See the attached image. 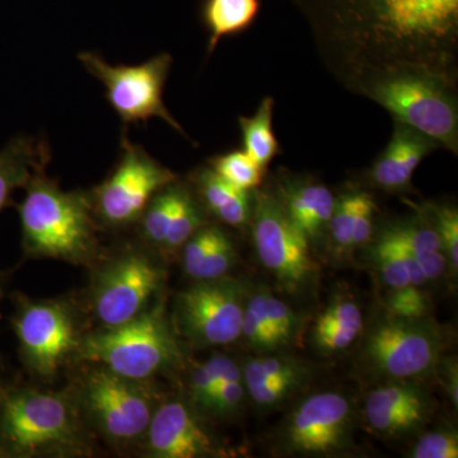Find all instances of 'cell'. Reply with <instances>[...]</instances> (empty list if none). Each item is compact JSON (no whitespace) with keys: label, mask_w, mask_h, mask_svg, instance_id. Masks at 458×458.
I'll return each instance as SVG.
<instances>
[{"label":"cell","mask_w":458,"mask_h":458,"mask_svg":"<svg viewBox=\"0 0 458 458\" xmlns=\"http://www.w3.org/2000/svg\"><path fill=\"white\" fill-rule=\"evenodd\" d=\"M342 41L386 74L420 72L445 81L458 38V0H300ZM384 74V75H386Z\"/></svg>","instance_id":"obj_1"},{"label":"cell","mask_w":458,"mask_h":458,"mask_svg":"<svg viewBox=\"0 0 458 458\" xmlns=\"http://www.w3.org/2000/svg\"><path fill=\"white\" fill-rule=\"evenodd\" d=\"M25 189L18 213L26 254L73 264L89 260L98 247L89 195L64 191L45 170L38 172Z\"/></svg>","instance_id":"obj_2"},{"label":"cell","mask_w":458,"mask_h":458,"mask_svg":"<svg viewBox=\"0 0 458 458\" xmlns=\"http://www.w3.org/2000/svg\"><path fill=\"white\" fill-rule=\"evenodd\" d=\"M89 439L62 394L11 388L0 394V457L83 456Z\"/></svg>","instance_id":"obj_3"},{"label":"cell","mask_w":458,"mask_h":458,"mask_svg":"<svg viewBox=\"0 0 458 458\" xmlns=\"http://www.w3.org/2000/svg\"><path fill=\"white\" fill-rule=\"evenodd\" d=\"M77 355L117 375L143 381L176 366L181 349L164 306H157L131 321L84 337Z\"/></svg>","instance_id":"obj_4"},{"label":"cell","mask_w":458,"mask_h":458,"mask_svg":"<svg viewBox=\"0 0 458 458\" xmlns=\"http://www.w3.org/2000/svg\"><path fill=\"white\" fill-rule=\"evenodd\" d=\"M445 337L432 316L401 318L385 313L364 337L361 358L370 375L388 381H419L434 376Z\"/></svg>","instance_id":"obj_5"},{"label":"cell","mask_w":458,"mask_h":458,"mask_svg":"<svg viewBox=\"0 0 458 458\" xmlns=\"http://www.w3.org/2000/svg\"><path fill=\"white\" fill-rule=\"evenodd\" d=\"M369 93L403 125L457 150L456 102L441 78L420 72H397L382 75Z\"/></svg>","instance_id":"obj_6"},{"label":"cell","mask_w":458,"mask_h":458,"mask_svg":"<svg viewBox=\"0 0 458 458\" xmlns=\"http://www.w3.org/2000/svg\"><path fill=\"white\" fill-rule=\"evenodd\" d=\"M78 60L106 89V99L123 125L165 120L181 134L185 131L167 110L164 90L172 65L170 54H159L140 65H111L93 51H82Z\"/></svg>","instance_id":"obj_7"},{"label":"cell","mask_w":458,"mask_h":458,"mask_svg":"<svg viewBox=\"0 0 458 458\" xmlns=\"http://www.w3.org/2000/svg\"><path fill=\"white\" fill-rule=\"evenodd\" d=\"M252 229L259 260L288 293L302 294L318 283L319 267L311 245L278 198L267 192L258 195Z\"/></svg>","instance_id":"obj_8"},{"label":"cell","mask_w":458,"mask_h":458,"mask_svg":"<svg viewBox=\"0 0 458 458\" xmlns=\"http://www.w3.org/2000/svg\"><path fill=\"white\" fill-rule=\"evenodd\" d=\"M176 176L156 161L123 129L120 157L113 172L93 192V212L105 225L123 227L140 218L157 192L174 182Z\"/></svg>","instance_id":"obj_9"},{"label":"cell","mask_w":458,"mask_h":458,"mask_svg":"<svg viewBox=\"0 0 458 458\" xmlns=\"http://www.w3.org/2000/svg\"><path fill=\"white\" fill-rule=\"evenodd\" d=\"M357 410L346 394L322 391L295 406L280 428V450L291 456L333 457L351 450Z\"/></svg>","instance_id":"obj_10"},{"label":"cell","mask_w":458,"mask_h":458,"mask_svg":"<svg viewBox=\"0 0 458 458\" xmlns=\"http://www.w3.org/2000/svg\"><path fill=\"white\" fill-rule=\"evenodd\" d=\"M249 294L238 279L197 280L177 297V327L186 339L203 348L234 343L241 337Z\"/></svg>","instance_id":"obj_11"},{"label":"cell","mask_w":458,"mask_h":458,"mask_svg":"<svg viewBox=\"0 0 458 458\" xmlns=\"http://www.w3.org/2000/svg\"><path fill=\"white\" fill-rule=\"evenodd\" d=\"M82 403L99 432L120 443L140 438L155 412L150 394L140 381L102 366L87 376Z\"/></svg>","instance_id":"obj_12"},{"label":"cell","mask_w":458,"mask_h":458,"mask_svg":"<svg viewBox=\"0 0 458 458\" xmlns=\"http://www.w3.org/2000/svg\"><path fill=\"white\" fill-rule=\"evenodd\" d=\"M21 354L36 375L54 376L72 355L81 337L71 309L54 301L21 297L13 318Z\"/></svg>","instance_id":"obj_13"},{"label":"cell","mask_w":458,"mask_h":458,"mask_svg":"<svg viewBox=\"0 0 458 458\" xmlns=\"http://www.w3.org/2000/svg\"><path fill=\"white\" fill-rule=\"evenodd\" d=\"M164 282V271L148 256L140 252L119 256L96 278L93 311L105 327H119L146 311Z\"/></svg>","instance_id":"obj_14"},{"label":"cell","mask_w":458,"mask_h":458,"mask_svg":"<svg viewBox=\"0 0 458 458\" xmlns=\"http://www.w3.org/2000/svg\"><path fill=\"white\" fill-rule=\"evenodd\" d=\"M436 411V400L417 381H390L369 391L364 419L370 430L384 438L400 439L426 428Z\"/></svg>","instance_id":"obj_15"},{"label":"cell","mask_w":458,"mask_h":458,"mask_svg":"<svg viewBox=\"0 0 458 458\" xmlns=\"http://www.w3.org/2000/svg\"><path fill=\"white\" fill-rule=\"evenodd\" d=\"M146 433L148 454L152 457L201 458L222 454L212 433L182 401H168L155 410Z\"/></svg>","instance_id":"obj_16"},{"label":"cell","mask_w":458,"mask_h":458,"mask_svg":"<svg viewBox=\"0 0 458 458\" xmlns=\"http://www.w3.org/2000/svg\"><path fill=\"white\" fill-rule=\"evenodd\" d=\"M434 141L409 126H396L390 144L372 168L373 182L387 191L409 188L412 174L424 157L432 150Z\"/></svg>","instance_id":"obj_17"},{"label":"cell","mask_w":458,"mask_h":458,"mask_svg":"<svg viewBox=\"0 0 458 458\" xmlns=\"http://www.w3.org/2000/svg\"><path fill=\"white\" fill-rule=\"evenodd\" d=\"M279 200L310 245L324 240L336 200L327 186L312 182L289 183L283 189Z\"/></svg>","instance_id":"obj_18"},{"label":"cell","mask_w":458,"mask_h":458,"mask_svg":"<svg viewBox=\"0 0 458 458\" xmlns=\"http://www.w3.org/2000/svg\"><path fill=\"white\" fill-rule=\"evenodd\" d=\"M51 158L49 144L42 140L17 135L0 150V212L11 203L16 190L25 188Z\"/></svg>","instance_id":"obj_19"},{"label":"cell","mask_w":458,"mask_h":458,"mask_svg":"<svg viewBox=\"0 0 458 458\" xmlns=\"http://www.w3.org/2000/svg\"><path fill=\"white\" fill-rule=\"evenodd\" d=\"M199 194L208 209L232 227H241L251 216L249 191L231 185L212 168H204L195 174Z\"/></svg>","instance_id":"obj_20"},{"label":"cell","mask_w":458,"mask_h":458,"mask_svg":"<svg viewBox=\"0 0 458 458\" xmlns=\"http://www.w3.org/2000/svg\"><path fill=\"white\" fill-rule=\"evenodd\" d=\"M261 0H203L200 16L209 32L208 53L227 36L245 31L260 13Z\"/></svg>","instance_id":"obj_21"},{"label":"cell","mask_w":458,"mask_h":458,"mask_svg":"<svg viewBox=\"0 0 458 458\" xmlns=\"http://www.w3.org/2000/svg\"><path fill=\"white\" fill-rule=\"evenodd\" d=\"M249 301L258 309L265 324V354L284 351L294 344L303 319L289 304L262 289L249 294Z\"/></svg>","instance_id":"obj_22"},{"label":"cell","mask_w":458,"mask_h":458,"mask_svg":"<svg viewBox=\"0 0 458 458\" xmlns=\"http://www.w3.org/2000/svg\"><path fill=\"white\" fill-rule=\"evenodd\" d=\"M274 101L267 98L252 117H240L243 150L262 170L278 155L279 144L273 131Z\"/></svg>","instance_id":"obj_23"},{"label":"cell","mask_w":458,"mask_h":458,"mask_svg":"<svg viewBox=\"0 0 458 458\" xmlns=\"http://www.w3.org/2000/svg\"><path fill=\"white\" fill-rule=\"evenodd\" d=\"M242 369L227 355L216 354L192 372L190 394L194 405L204 410L208 400L223 382L242 379Z\"/></svg>","instance_id":"obj_24"},{"label":"cell","mask_w":458,"mask_h":458,"mask_svg":"<svg viewBox=\"0 0 458 458\" xmlns=\"http://www.w3.org/2000/svg\"><path fill=\"white\" fill-rule=\"evenodd\" d=\"M182 189L172 182L171 185L157 192L147 205L140 219H141V232L149 242L159 246L165 245L172 216L179 204Z\"/></svg>","instance_id":"obj_25"},{"label":"cell","mask_w":458,"mask_h":458,"mask_svg":"<svg viewBox=\"0 0 458 458\" xmlns=\"http://www.w3.org/2000/svg\"><path fill=\"white\" fill-rule=\"evenodd\" d=\"M243 369L273 379H292L303 385L309 384L312 376V369L306 361L283 352L250 358Z\"/></svg>","instance_id":"obj_26"},{"label":"cell","mask_w":458,"mask_h":458,"mask_svg":"<svg viewBox=\"0 0 458 458\" xmlns=\"http://www.w3.org/2000/svg\"><path fill=\"white\" fill-rule=\"evenodd\" d=\"M210 168L223 180L241 190L258 188L262 180V168L245 150H234L216 156L209 161Z\"/></svg>","instance_id":"obj_27"},{"label":"cell","mask_w":458,"mask_h":458,"mask_svg":"<svg viewBox=\"0 0 458 458\" xmlns=\"http://www.w3.org/2000/svg\"><path fill=\"white\" fill-rule=\"evenodd\" d=\"M242 373L246 391L259 409L279 408L292 394L306 386L292 379H273L269 377L256 375L251 370L243 369Z\"/></svg>","instance_id":"obj_28"},{"label":"cell","mask_w":458,"mask_h":458,"mask_svg":"<svg viewBox=\"0 0 458 458\" xmlns=\"http://www.w3.org/2000/svg\"><path fill=\"white\" fill-rule=\"evenodd\" d=\"M236 261L237 252L231 237L214 225L212 241L192 279L213 280L227 276Z\"/></svg>","instance_id":"obj_29"},{"label":"cell","mask_w":458,"mask_h":458,"mask_svg":"<svg viewBox=\"0 0 458 458\" xmlns=\"http://www.w3.org/2000/svg\"><path fill=\"white\" fill-rule=\"evenodd\" d=\"M205 225L204 216L200 208L190 195L188 190L182 189L179 204L174 210V216L165 241V249L174 251L185 245L192 234Z\"/></svg>","instance_id":"obj_30"},{"label":"cell","mask_w":458,"mask_h":458,"mask_svg":"<svg viewBox=\"0 0 458 458\" xmlns=\"http://www.w3.org/2000/svg\"><path fill=\"white\" fill-rule=\"evenodd\" d=\"M385 313L401 318H420L430 316L432 300L423 286L405 285L388 289L385 298Z\"/></svg>","instance_id":"obj_31"},{"label":"cell","mask_w":458,"mask_h":458,"mask_svg":"<svg viewBox=\"0 0 458 458\" xmlns=\"http://www.w3.org/2000/svg\"><path fill=\"white\" fill-rule=\"evenodd\" d=\"M357 200L358 192H348L335 200V208L328 223L327 232L337 255L343 256L354 250L352 228H354Z\"/></svg>","instance_id":"obj_32"},{"label":"cell","mask_w":458,"mask_h":458,"mask_svg":"<svg viewBox=\"0 0 458 458\" xmlns=\"http://www.w3.org/2000/svg\"><path fill=\"white\" fill-rule=\"evenodd\" d=\"M369 255L379 278L385 285L388 286V289L411 284L405 262L399 252L386 241L377 238Z\"/></svg>","instance_id":"obj_33"},{"label":"cell","mask_w":458,"mask_h":458,"mask_svg":"<svg viewBox=\"0 0 458 458\" xmlns=\"http://www.w3.org/2000/svg\"><path fill=\"white\" fill-rule=\"evenodd\" d=\"M412 458H457L458 434L451 426H439L419 437L410 451Z\"/></svg>","instance_id":"obj_34"},{"label":"cell","mask_w":458,"mask_h":458,"mask_svg":"<svg viewBox=\"0 0 458 458\" xmlns=\"http://www.w3.org/2000/svg\"><path fill=\"white\" fill-rule=\"evenodd\" d=\"M432 225L441 238L443 249L448 259L450 271L457 274L458 269V212L456 208H432Z\"/></svg>","instance_id":"obj_35"},{"label":"cell","mask_w":458,"mask_h":458,"mask_svg":"<svg viewBox=\"0 0 458 458\" xmlns=\"http://www.w3.org/2000/svg\"><path fill=\"white\" fill-rule=\"evenodd\" d=\"M245 394L243 378L223 382L208 400L203 411L216 417H228L240 410L245 399Z\"/></svg>","instance_id":"obj_36"},{"label":"cell","mask_w":458,"mask_h":458,"mask_svg":"<svg viewBox=\"0 0 458 458\" xmlns=\"http://www.w3.org/2000/svg\"><path fill=\"white\" fill-rule=\"evenodd\" d=\"M375 210V201L370 195L367 192H358L354 228H352V247L354 249L367 245L372 238Z\"/></svg>","instance_id":"obj_37"},{"label":"cell","mask_w":458,"mask_h":458,"mask_svg":"<svg viewBox=\"0 0 458 458\" xmlns=\"http://www.w3.org/2000/svg\"><path fill=\"white\" fill-rule=\"evenodd\" d=\"M434 378L442 386L448 399L454 403V408L458 406V364L454 357L439 358L434 370Z\"/></svg>","instance_id":"obj_38"},{"label":"cell","mask_w":458,"mask_h":458,"mask_svg":"<svg viewBox=\"0 0 458 458\" xmlns=\"http://www.w3.org/2000/svg\"><path fill=\"white\" fill-rule=\"evenodd\" d=\"M3 298V282L2 279H0V302H2Z\"/></svg>","instance_id":"obj_39"},{"label":"cell","mask_w":458,"mask_h":458,"mask_svg":"<svg viewBox=\"0 0 458 458\" xmlns=\"http://www.w3.org/2000/svg\"><path fill=\"white\" fill-rule=\"evenodd\" d=\"M2 390H3V388H2V387H0V394H2Z\"/></svg>","instance_id":"obj_40"}]
</instances>
